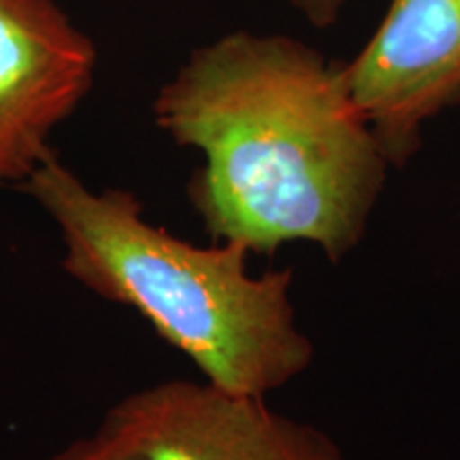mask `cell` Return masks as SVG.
<instances>
[{
  "label": "cell",
  "mask_w": 460,
  "mask_h": 460,
  "mask_svg": "<svg viewBox=\"0 0 460 460\" xmlns=\"http://www.w3.org/2000/svg\"><path fill=\"white\" fill-rule=\"evenodd\" d=\"M154 119L203 154L188 199L216 241H307L339 262L365 237L390 163L343 62L288 34H224L160 88Z\"/></svg>",
  "instance_id": "1"
},
{
  "label": "cell",
  "mask_w": 460,
  "mask_h": 460,
  "mask_svg": "<svg viewBox=\"0 0 460 460\" xmlns=\"http://www.w3.org/2000/svg\"><path fill=\"white\" fill-rule=\"evenodd\" d=\"M20 188L56 224L66 275L146 318L207 382L264 396L312 365L292 269L252 275L243 245L177 237L147 222L128 190H92L56 152Z\"/></svg>",
  "instance_id": "2"
},
{
  "label": "cell",
  "mask_w": 460,
  "mask_h": 460,
  "mask_svg": "<svg viewBox=\"0 0 460 460\" xmlns=\"http://www.w3.org/2000/svg\"><path fill=\"white\" fill-rule=\"evenodd\" d=\"M101 433L139 460H343L329 433L281 416L264 396L166 379L115 402Z\"/></svg>",
  "instance_id": "3"
},
{
  "label": "cell",
  "mask_w": 460,
  "mask_h": 460,
  "mask_svg": "<svg viewBox=\"0 0 460 460\" xmlns=\"http://www.w3.org/2000/svg\"><path fill=\"white\" fill-rule=\"evenodd\" d=\"M343 77L390 166L402 169L424 126L460 105V0H390Z\"/></svg>",
  "instance_id": "4"
},
{
  "label": "cell",
  "mask_w": 460,
  "mask_h": 460,
  "mask_svg": "<svg viewBox=\"0 0 460 460\" xmlns=\"http://www.w3.org/2000/svg\"><path fill=\"white\" fill-rule=\"evenodd\" d=\"M96 49L54 0H0V181H26L94 82Z\"/></svg>",
  "instance_id": "5"
},
{
  "label": "cell",
  "mask_w": 460,
  "mask_h": 460,
  "mask_svg": "<svg viewBox=\"0 0 460 460\" xmlns=\"http://www.w3.org/2000/svg\"><path fill=\"white\" fill-rule=\"evenodd\" d=\"M49 460H139L119 447L115 441L96 430L92 437H84V439L73 441L58 450Z\"/></svg>",
  "instance_id": "6"
},
{
  "label": "cell",
  "mask_w": 460,
  "mask_h": 460,
  "mask_svg": "<svg viewBox=\"0 0 460 460\" xmlns=\"http://www.w3.org/2000/svg\"><path fill=\"white\" fill-rule=\"evenodd\" d=\"M290 3L315 28H329L337 24L345 7V0H290Z\"/></svg>",
  "instance_id": "7"
}]
</instances>
